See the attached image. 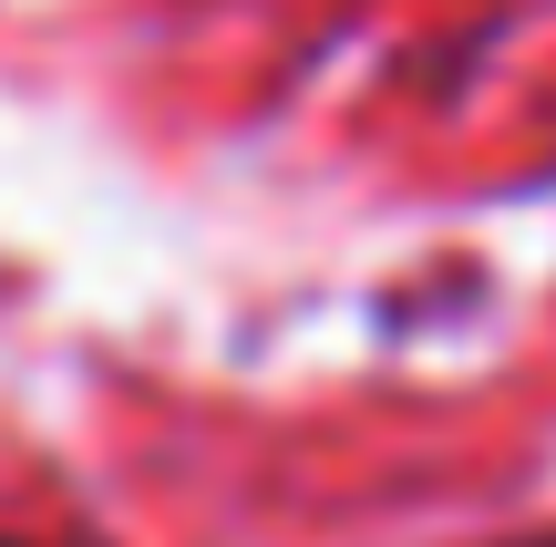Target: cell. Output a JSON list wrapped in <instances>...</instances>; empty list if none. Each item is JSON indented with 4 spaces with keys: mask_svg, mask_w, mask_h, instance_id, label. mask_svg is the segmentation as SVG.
I'll use <instances>...</instances> for the list:
<instances>
[{
    "mask_svg": "<svg viewBox=\"0 0 556 547\" xmlns=\"http://www.w3.org/2000/svg\"><path fill=\"white\" fill-rule=\"evenodd\" d=\"M516 547H556V527H536V537H516Z\"/></svg>",
    "mask_w": 556,
    "mask_h": 547,
    "instance_id": "obj_1",
    "label": "cell"
}]
</instances>
